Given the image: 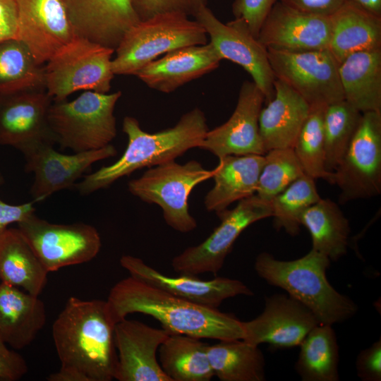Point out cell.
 Masks as SVG:
<instances>
[{"instance_id":"obj_1","label":"cell","mask_w":381,"mask_h":381,"mask_svg":"<svg viewBox=\"0 0 381 381\" xmlns=\"http://www.w3.org/2000/svg\"><path fill=\"white\" fill-rule=\"evenodd\" d=\"M106 301L69 298L52 325L61 363L49 381H111L118 355Z\"/></svg>"},{"instance_id":"obj_2","label":"cell","mask_w":381,"mask_h":381,"mask_svg":"<svg viewBox=\"0 0 381 381\" xmlns=\"http://www.w3.org/2000/svg\"><path fill=\"white\" fill-rule=\"evenodd\" d=\"M116 325L131 313L150 315L169 334L200 339H242V321L218 308L203 306L129 276L117 282L106 301Z\"/></svg>"},{"instance_id":"obj_3","label":"cell","mask_w":381,"mask_h":381,"mask_svg":"<svg viewBox=\"0 0 381 381\" xmlns=\"http://www.w3.org/2000/svg\"><path fill=\"white\" fill-rule=\"evenodd\" d=\"M127 147L112 164L84 176L75 185L81 195H88L111 186L116 181L144 167L175 160L188 150L199 147L209 131L204 112L198 107L184 114L173 127L156 133L144 131L133 116L123 121Z\"/></svg>"},{"instance_id":"obj_4","label":"cell","mask_w":381,"mask_h":381,"mask_svg":"<svg viewBox=\"0 0 381 381\" xmlns=\"http://www.w3.org/2000/svg\"><path fill=\"white\" fill-rule=\"evenodd\" d=\"M329 264L327 257L313 249L293 260H277L263 252L257 256L254 269L267 284L308 308L320 324L333 325L353 317L358 307L329 284L326 276Z\"/></svg>"},{"instance_id":"obj_5","label":"cell","mask_w":381,"mask_h":381,"mask_svg":"<svg viewBox=\"0 0 381 381\" xmlns=\"http://www.w3.org/2000/svg\"><path fill=\"white\" fill-rule=\"evenodd\" d=\"M121 95L86 90L71 102L53 100L48 121L55 143L74 152L109 145L117 133L114 111Z\"/></svg>"},{"instance_id":"obj_6","label":"cell","mask_w":381,"mask_h":381,"mask_svg":"<svg viewBox=\"0 0 381 381\" xmlns=\"http://www.w3.org/2000/svg\"><path fill=\"white\" fill-rule=\"evenodd\" d=\"M188 17L179 12L160 13L131 28L114 51V75H135L159 55L207 43L204 28Z\"/></svg>"},{"instance_id":"obj_7","label":"cell","mask_w":381,"mask_h":381,"mask_svg":"<svg viewBox=\"0 0 381 381\" xmlns=\"http://www.w3.org/2000/svg\"><path fill=\"white\" fill-rule=\"evenodd\" d=\"M213 174L214 169H206L196 160L183 164L173 160L150 167L139 178L129 181L128 188L143 202L159 205L164 221L173 229L188 233L197 227L188 210V197Z\"/></svg>"},{"instance_id":"obj_8","label":"cell","mask_w":381,"mask_h":381,"mask_svg":"<svg viewBox=\"0 0 381 381\" xmlns=\"http://www.w3.org/2000/svg\"><path fill=\"white\" fill-rule=\"evenodd\" d=\"M114 49L75 36L44 66V88L53 100L79 90L107 93L114 73Z\"/></svg>"},{"instance_id":"obj_9","label":"cell","mask_w":381,"mask_h":381,"mask_svg":"<svg viewBox=\"0 0 381 381\" xmlns=\"http://www.w3.org/2000/svg\"><path fill=\"white\" fill-rule=\"evenodd\" d=\"M221 222L200 244L188 247L171 260L173 269L180 274H216L223 267L239 235L250 225L272 217L271 202L256 194L242 199L231 210L217 214Z\"/></svg>"},{"instance_id":"obj_10","label":"cell","mask_w":381,"mask_h":381,"mask_svg":"<svg viewBox=\"0 0 381 381\" xmlns=\"http://www.w3.org/2000/svg\"><path fill=\"white\" fill-rule=\"evenodd\" d=\"M275 79L286 84L310 107L344 99L339 63L328 49L286 52L267 49Z\"/></svg>"},{"instance_id":"obj_11","label":"cell","mask_w":381,"mask_h":381,"mask_svg":"<svg viewBox=\"0 0 381 381\" xmlns=\"http://www.w3.org/2000/svg\"><path fill=\"white\" fill-rule=\"evenodd\" d=\"M18 229L48 272L90 261L101 248L99 232L85 223L53 224L33 213Z\"/></svg>"},{"instance_id":"obj_12","label":"cell","mask_w":381,"mask_h":381,"mask_svg":"<svg viewBox=\"0 0 381 381\" xmlns=\"http://www.w3.org/2000/svg\"><path fill=\"white\" fill-rule=\"evenodd\" d=\"M334 184L339 202L369 198L381 193V112L362 114L359 126L339 165Z\"/></svg>"},{"instance_id":"obj_13","label":"cell","mask_w":381,"mask_h":381,"mask_svg":"<svg viewBox=\"0 0 381 381\" xmlns=\"http://www.w3.org/2000/svg\"><path fill=\"white\" fill-rule=\"evenodd\" d=\"M210 37V42L222 59L241 66L265 95V102L274 95L275 78L271 68L267 49L249 30L241 18L223 23L207 5L194 16Z\"/></svg>"},{"instance_id":"obj_14","label":"cell","mask_w":381,"mask_h":381,"mask_svg":"<svg viewBox=\"0 0 381 381\" xmlns=\"http://www.w3.org/2000/svg\"><path fill=\"white\" fill-rule=\"evenodd\" d=\"M52 102L44 87L0 96V145L23 153L43 144L54 145L48 121Z\"/></svg>"},{"instance_id":"obj_15","label":"cell","mask_w":381,"mask_h":381,"mask_svg":"<svg viewBox=\"0 0 381 381\" xmlns=\"http://www.w3.org/2000/svg\"><path fill=\"white\" fill-rule=\"evenodd\" d=\"M320 323L306 306L288 294H275L265 298L263 311L242 322L244 341L277 349L298 346L308 333Z\"/></svg>"},{"instance_id":"obj_16","label":"cell","mask_w":381,"mask_h":381,"mask_svg":"<svg viewBox=\"0 0 381 381\" xmlns=\"http://www.w3.org/2000/svg\"><path fill=\"white\" fill-rule=\"evenodd\" d=\"M17 39L40 65L75 36L63 0H16Z\"/></svg>"},{"instance_id":"obj_17","label":"cell","mask_w":381,"mask_h":381,"mask_svg":"<svg viewBox=\"0 0 381 381\" xmlns=\"http://www.w3.org/2000/svg\"><path fill=\"white\" fill-rule=\"evenodd\" d=\"M265 95L253 81L243 83L236 108L223 124L209 130L199 148L218 157L228 155H264L259 131V115Z\"/></svg>"},{"instance_id":"obj_18","label":"cell","mask_w":381,"mask_h":381,"mask_svg":"<svg viewBox=\"0 0 381 381\" xmlns=\"http://www.w3.org/2000/svg\"><path fill=\"white\" fill-rule=\"evenodd\" d=\"M116 154L117 150L111 144L73 155L60 153L51 144H43L25 152V171L35 175L30 189L34 200L42 201L57 191L71 188L92 164Z\"/></svg>"},{"instance_id":"obj_19","label":"cell","mask_w":381,"mask_h":381,"mask_svg":"<svg viewBox=\"0 0 381 381\" xmlns=\"http://www.w3.org/2000/svg\"><path fill=\"white\" fill-rule=\"evenodd\" d=\"M169 334L124 318L114 326L118 361L114 379L119 381H171L163 371L157 352Z\"/></svg>"},{"instance_id":"obj_20","label":"cell","mask_w":381,"mask_h":381,"mask_svg":"<svg viewBox=\"0 0 381 381\" xmlns=\"http://www.w3.org/2000/svg\"><path fill=\"white\" fill-rule=\"evenodd\" d=\"M120 264L130 276L188 301L218 308L222 303L236 296H253V292L241 281L217 277L202 280L196 276L165 275L149 266L139 258L123 255Z\"/></svg>"},{"instance_id":"obj_21","label":"cell","mask_w":381,"mask_h":381,"mask_svg":"<svg viewBox=\"0 0 381 381\" xmlns=\"http://www.w3.org/2000/svg\"><path fill=\"white\" fill-rule=\"evenodd\" d=\"M329 36V17L303 13L277 1L258 38L267 49L303 52L328 49Z\"/></svg>"},{"instance_id":"obj_22","label":"cell","mask_w":381,"mask_h":381,"mask_svg":"<svg viewBox=\"0 0 381 381\" xmlns=\"http://www.w3.org/2000/svg\"><path fill=\"white\" fill-rule=\"evenodd\" d=\"M76 36L116 49L140 20L130 0H63Z\"/></svg>"},{"instance_id":"obj_23","label":"cell","mask_w":381,"mask_h":381,"mask_svg":"<svg viewBox=\"0 0 381 381\" xmlns=\"http://www.w3.org/2000/svg\"><path fill=\"white\" fill-rule=\"evenodd\" d=\"M221 56L210 42L181 47L165 54L135 75L147 87L170 93L217 68Z\"/></svg>"},{"instance_id":"obj_24","label":"cell","mask_w":381,"mask_h":381,"mask_svg":"<svg viewBox=\"0 0 381 381\" xmlns=\"http://www.w3.org/2000/svg\"><path fill=\"white\" fill-rule=\"evenodd\" d=\"M274 90V97L259 115L265 153L273 149L293 148L310 111L308 104L282 81L275 79Z\"/></svg>"},{"instance_id":"obj_25","label":"cell","mask_w":381,"mask_h":381,"mask_svg":"<svg viewBox=\"0 0 381 381\" xmlns=\"http://www.w3.org/2000/svg\"><path fill=\"white\" fill-rule=\"evenodd\" d=\"M46 322L45 306L38 296L0 283V339L14 349L30 345Z\"/></svg>"},{"instance_id":"obj_26","label":"cell","mask_w":381,"mask_h":381,"mask_svg":"<svg viewBox=\"0 0 381 381\" xmlns=\"http://www.w3.org/2000/svg\"><path fill=\"white\" fill-rule=\"evenodd\" d=\"M264 155H228L219 159L214 169L213 187L205 198L208 211L217 214L233 202L255 194Z\"/></svg>"},{"instance_id":"obj_27","label":"cell","mask_w":381,"mask_h":381,"mask_svg":"<svg viewBox=\"0 0 381 381\" xmlns=\"http://www.w3.org/2000/svg\"><path fill=\"white\" fill-rule=\"evenodd\" d=\"M328 49L339 64L355 52L381 49V17L345 1L329 17Z\"/></svg>"},{"instance_id":"obj_28","label":"cell","mask_w":381,"mask_h":381,"mask_svg":"<svg viewBox=\"0 0 381 381\" xmlns=\"http://www.w3.org/2000/svg\"><path fill=\"white\" fill-rule=\"evenodd\" d=\"M344 99L362 114L381 112V49L355 52L339 64Z\"/></svg>"},{"instance_id":"obj_29","label":"cell","mask_w":381,"mask_h":381,"mask_svg":"<svg viewBox=\"0 0 381 381\" xmlns=\"http://www.w3.org/2000/svg\"><path fill=\"white\" fill-rule=\"evenodd\" d=\"M49 272L18 229L8 228L0 234V280L39 296Z\"/></svg>"},{"instance_id":"obj_30","label":"cell","mask_w":381,"mask_h":381,"mask_svg":"<svg viewBox=\"0 0 381 381\" xmlns=\"http://www.w3.org/2000/svg\"><path fill=\"white\" fill-rule=\"evenodd\" d=\"M301 224L310 233L313 250L330 261H337L346 255L350 224L334 202L321 198L303 212Z\"/></svg>"},{"instance_id":"obj_31","label":"cell","mask_w":381,"mask_h":381,"mask_svg":"<svg viewBox=\"0 0 381 381\" xmlns=\"http://www.w3.org/2000/svg\"><path fill=\"white\" fill-rule=\"evenodd\" d=\"M208 345L200 338L169 334L159 348V364L171 381H210Z\"/></svg>"},{"instance_id":"obj_32","label":"cell","mask_w":381,"mask_h":381,"mask_svg":"<svg viewBox=\"0 0 381 381\" xmlns=\"http://www.w3.org/2000/svg\"><path fill=\"white\" fill-rule=\"evenodd\" d=\"M214 376L221 381H265V360L258 346L243 339L220 340L208 345Z\"/></svg>"},{"instance_id":"obj_33","label":"cell","mask_w":381,"mask_h":381,"mask_svg":"<svg viewBox=\"0 0 381 381\" xmlns=\"http://www.w3.org/2000/svg\"><path fill=\"white\" fill-rule=\"evenodd\" d=\"M330 325L319 324L303 339L295 370L303 381L339 380V349Z\"/></svg>"},{"instance_id":"obj_34","label":"cell","mask_w":381,"mask_h":381,"mask_svg":"<svg viewBox=\"0 0 381 381\" xmlns=\"http://www.w3.org/2000/svg\"><path fill=\"white\" fill-rule=\"evenodd\" d=\"M44 87V66L19 40L0 42V96Z\"/></svg>"},{"instance_id":"obj_35","label":"cell","mask_w":381,"mask_h":381,"mask_svg":"<svg viewBox=\"0 0 381 381\" xmlns=\"http://www.w3.org/2000/svg\"><path fill=\"white\" fill-rule=\"evenodd\" d=\"M362 113L344 99L325 108V165L334 172L345 154L361 121Z\"/></svg>"},{"instance_id":"obj_36","label":"cell","mask_w":381,"mask_h":381,"mask_svg":"<svg viewBox=\"0 0 381 381\" xmlns=\"http://www.w3.org/2000/svg\"><path fill=\"white\" fill-rule=\"evenodd\" d=\"M315 180L305 174L272 200V217L277 230L283 229L292 236L298 234L303 212L321 199Z\"/></svg>"},{"instance_id":"obj_37","label":"cell","mask_w":381,"mask_h":381,"mask_svg":"<svg viewBox=\"0 0 381 381\" xmlns=\"http://www.w3.org/2000/svg\"><path fill=\"white\" fill-rule=\"evenodd\" d=\"M326 107H310L293 150L306 175L334 184V172L327 171L325 165L323 116Z\"/></svg>"},{"instance_id":"obj_38","label":"cell","mask_w":381,"mask_h":381,"mask_svg":"<svg viewBox=\"0 0 381 381\" xmlns=\"http://www.w3.org/2000/svg\"><path fill=\"white\" fill-rule=\"evenodd\" d=\"M293 148L273 149L264 155L255 194L267 202L305 175Z\"/></svg>"},{"instance_id":"obj_39","label":"cell","mask_w":381,"mask_h":381,"mask_svg":"<svg viewBox=\"0 0 381 381\" xmlns=\"http://www.w3.org/2000/svg\"><path fill=\"white\" fill-rule=\"evenodd\" d=\"M140 20L155 15L179 12L195 16L199 9L207 5L208 0H130Z\"/></svg>"},{"instance_id":"obj_40","label":"cell","mask_w":381,"mask_h":381,"mask_svg":"<svg viewBox=\"0 0 381 381\" xmlns=\"http://www.w3.org/2000/svg\"><path fill=\"white\" fill-rule=\"evenodd\" d=\"M277 1L235 0L232 13L235 18L244 20L250 32L258 38L262 23Z\"/></svg>"},{"instance_id":"obj_41","label":"cell","mask_w":381,"mask_h":381,"mask_svg":"<svg viewBox=\"0 0 381 381\" xmlns=\"http://www.w3.org/2000/svg\"><path fill=\"white\" fill-rule=\"evenodd\" d=\"M358 377L363 381L381 380V339L362 350L356 360Z\"/></svg>"},{"instance_id":"obj_42","label":"cell","mask_w":381,"mask_h":381,"mask_svg":"<svg viewBox=\"0 0 381 381\" xmlns=\"http://www.w3.org/2000/svg\"><path fill=\"white\" fill-rule=\"evenodd\" d=\"M299 11L330 17L345 2V0H279Z\"/></svg>"},{"instance_id":"obj_43","label":"cell","mask_w":381,"mask_h":381,"mask_svg":"<svg viewBox=\"0 0 381 381\" xmlns=\"http://www.w3.org/2000/svg\"><path fill=\"white\" fill-rule=\"evenodd\" d=\"M3 177L0 174V186L3 183ZM34 201L20 205H11L0 199V234L8 229V225L17 224L33 214L35 209Z\"/></svg>"},{"instance_id":"obj_44","label":"cell","mask_w":381,"mask_h":381,"mask_svg":"<svg viewBox=\"0 0 381 381\" xmlns=\"http://www.w3.org/2000/svg\"><path fill=\"white\" fill-rule=\"evenodd\" d=\"M28 372L24 358L13 351H0V380L16 381L21 379Z\"/></svg>"},{"instance_id":"obj_45","label":"cell","mask_w":381,"mask_h":381,"mask_svg":"<svg viewBox=\"0 0 381 381\" xmlns=\"http://www.w3.org/2000/svg\"><path fill=\"white\" fill-rule=\"evenodd\" d=\"M17 39L16 0H0V42Z\"/></svg>"},{"instance_id":"obj_46","label":"cell","mask_w":381,"mask_h":381,"mask_svg":"<svg viewBox=\"0 0 381 381\" xmlns=\"http://www.w3.org/2000/svg\"><path fill=\"white\" fill-rule=\"evenodd\" d=\"M381 17V0H345Z\"/></svg>"},{"instance_id":"obj_47","label":"cell","mask_w":381,"mask_h":381,"mask_svg":"<svg viewBox=\"0 0 381 381\" xmlns=\"http://www.w3.org/2000/svg\"><path fill=\"white\" fill-rule=\"evenodd\" d=\"M0 351H3V352H8L10 350H8L5 344L2 341V340L0 339Z\"/></svg>"}]
</instances>
